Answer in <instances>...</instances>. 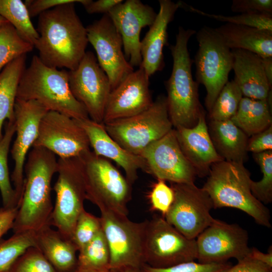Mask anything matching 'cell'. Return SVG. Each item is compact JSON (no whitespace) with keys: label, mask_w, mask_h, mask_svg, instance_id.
<instances>
[{"label":"cell","mask_w":272,"mask_h":272,"mask_svg":"<svg viewBox=\"0 0 272 272\" xmlns=\"http://www.w3.org/2000/svg\"><path fill=\"white\" fill-rule=\"evenodd\" d=\"M39 38L34 45L46 65L69 71L77 67L89 43L86 27L76 12L75 3L62 4L39 15Z\"/></svg>","instance_id":"obj_1"},{"label":"cell","mask_w":272,"mask_h":272,"mask_svg":"<svg viewBox=\"0 0 272 272\" xmlns=\"http://www.w3.org/2000/svg\"><path fill=\"white\" fill-rule=\"evenodd\" d=\"M57 169L56 155L44 148L32 147L24 166V190L12 228L14 234L36 233L51 226V181Z\"/></svg>","instance_id":"obj_2"},{"label":"cell","mask_w":272,"mask_h":272,"mask_svg":"<svg viewBox=\"0 0 272 272\" xmlns=\"http://www.w3.org/2000/svg\"><path fill=\"white\" fill-rule=\"evenodd\" d=\"M196 32L179 26L175 43L170 46L173 66L165 84L168 112L174 128L193 127L203 110L199 100L198 84L192 77L193 60L187 47L188 41Z\"/></svg>","instance_id":"obj_3"},{"label":"cell","mask_w":272,"mask_h":272,"mask_svg":"<svg viewBox=\"0 0 272 272\" xmlns=\"http://www.w3.org/2000/svg\"><path fill=\"white\" fill-rule=\"evenodd\" d=\"M202 188L214 209L232 208L252 217L258 225L271 228L269 209L252 194L250 173L243 163L222 160L211 166Z\"/></svg>","instance_id":"obj_4"},{"label":"cell","mask_w":272,"mask_h":272,"mask_svg":"<svg viewBox=\"0 0 272 272\" xmlns=\"http://www.w3.org/2000/svg\"><path fill=\"white\" fill-rule=\"evenodd\" d=\"M17 99L35 100L48 111L74 119L89 118L85 107L73 95L69 84V71L49 67L38 56L32 57L19 85Z\"/></svg>","instance_id":"obj_5"},{"label":"cell","mask_w":272,"mask_h":272,"mask_svg":"<svg viewBox=\"0 0 272 272\" xmlns=\"http://www.w3.org/2000/svg\"><path fill=\"white\" fill-rule=\"evenodd\" d=\"M86 199L100 211L108 210L127 216L131 185L108 159L92 151L81 157Z\"/></svg>","instance_id":"obj_6"},{"label":"cell","mask_w":272,"mask_h":272,"mask_svg":"<svg viewBox=\"0 0 272 272\" xmlns=\"http://www.w3.org/2000/svg\"><path fill=\"white\" fill-rule=\"evenodd\" d=\"M103 124L115 141L138 156L173 128L168 114L166 96L163 95H159L148 109L139 114Z\"/></svg>","instance_id":"obj_7"},{"label":"cell","mask_w":272,"mask_h":272,"mask_svg":"<svg viewBox=\"0 0 272 272\" xmlns=\"http://www.w3.org/2000/svg\"><path fill=\"white\" fill-rule=\"evenodd\" d=\"M56 173L53 187L56 198L50 224L63 237L71 240L86 199L81 157L58 158Z\"/></svg>","instance_id":"obj_8"},{"label":"cell","mask_w":272,"mask_h":272,"mask_svg":"<svg viewBox=\"0 0 272 272\" xmlns=\"http://www.w3.org/2000/svg\"><path fill=\"white\" fill-rule=\"evenodd\" d=\"M102 230L110 252L109 270L122 272L145 265L144 242L147 220L135 222L127 216L101 210Z\"/></svg>","instance_id":"obj_9"},{"label":"cell","mask_w":272,"mask_h":272,"mask_svg":"<svg viewBox=\"0 0 272 272\" xmlns=\"http://www.w3.org/2000/svg\"><path fill=\"white\" fill-rule=\"evenodd\" d=\"M198 49L195 56V76L206 90L205 105L209 112L219 93L229 81L233 57L215 28L204 26L196 32Z\"/></svg>","instance_id":"obj_10"},{"label":"cell","mask_w":272,"mask_h":272,"mask_svg":"<svg viewBox=\"0 0 272 272\" xmlns=\"http://www.w3.org/2000/svg\"><path fill=\"white\" fill-rule=\"evenodd\" d=\"M143 254L145 265L168 267L196 260V241L185 237L161 215H155L147 220Z\"/></svg>","instance_id":"obj_11"},{"label":"cell","mask_w":272,"mask_h":272,"mask_svg":"<svg viewBox=\"0 0 272 272\" xmlns=\"http://www.w3.org/2000/svg\"><path fill=\"white\" fill-rule=\"evenodd\" d=\"M171 186L174 198L164 218L185 237L196 239L216 220L211 215L212 200L207 191L194 183H171Z\"/></svg>","instance_id":"obj_12"},{"label":"cell","mask_w":272,"mask_h":272,"mask_svg":"<svg viewBox=\"0 0 272 272\" xmlns=\"http://www.w3.org/2000/svg\"><path fill=\"white\" fill-rule=\"evenodd\" d=\"M69 84L73 95L85 107L89 118L103 124L111 87L92 52L86 51L77 67L69 71Z\"/></svg>","instance_id":"obj_13"},{"label":"cell","mask_w":272,"mask_h":272,"mask_svg":"<svg viewBox=\"0 0 272 272\" xmlns=\"http://www.w3.org/2000/svg\"><path fill=\"white\" fill-rule=\"evenodd\" d=\"M198 262L202 263L226 262L230 258L237 261L247 257V231L237 224L216 219L196 237Z\"/></svg>","instance_id":"obj_14"},{"label":"cell","mask_w":272,"mask_h":272,"mask_svg":"<svg viewBox=\"0 0 272 272\" xmlns=\"http://www.w3.org/2000/svg\"><path fill=\"white\" fill-rule=\"evenodd\" d=\"M34 147L44 148L60 159L80 157L91 151L87 135L75 120L53 111L41 119Z\"/></svg>","instance_id":"obj_15"},{"label":"cell","mask_w":272,"mask_h":272,"mask_svg":"<svg viewBox=\"0 0 272 272\" xmlns=\"http://www.w3.org/2000/svg\"><path fill=\"white\" fill-rule=\"evenodd\" d=\"M86 30L88 41L95 50L112 90L134 71L124 56L121 37L108 14L87 26Z\"/></svg>","instance_id":"obj_16"},{"label":"cell","mask_w":272,"mask_h":272,"mask_svg":"<svg viewBox=\"0 0 272 272\" xmlns=\"http://www.w3.org/2000/svg\"><path fill=\"white\" fill-rule=\"evenodd\" d=\"M48 110L35 100L16 98L14 106L16 134L11 153L14 162L11 180L19 206L24 187V166L30 149L37 138L41 119Z\"/></svg>","instance_id":"obj_17"},{"label":"cell","mask_w":272,"mask_h":272,"mask_svg":"<svg viewBox=\"0 0 272 272\" xmlns=\"http://www.w3.org/2000/svg\"><path fill=\"white\" fill-rule=\"evenodd\" d=\"M146 163L145 172L157 179L173 183H193L196 173L177 140L174 128L147 147L141 153Z\"/></svg>","instance_id":"obj_18"},{"label":"cell","mask_w":272,"mask_h":272,"mask_svg":"<svg viewBox=\"0 0 272 272\" xmlns=\"http://www.w3.org/2000/svg\"><path fill=\"white\" fill-rule=\"evenodd\" d=\"M108 14L121 37L126 59L133 67H140L142 61L140 33L142 28L153 24L157 14L140 0H127Z\"/></svg>","instance_id":"obj_19"},{"label":"cell","mask_w":272,"mask_h":272,"mask_svg":"<svg viewBox=\"0 0 272 272\" xmlns=\"http://www.w3.org/2000/svg\"><path fill=\"white\" fill-rule=\"evenodd\" d=\"M149 77L141 66L128 75L109 94L103 124L139 114L153 101L149 89Z\"/></svg>","instance_id":"obj_20"},{"label":"cell","mask_w":272,"mask_h":272,"mask_svg":"<svg viewBox=\"0 0 272 272\" xmlns=\"http://www.w3.org/2000/svg\"><path fill=\"white\" fill-rule=\"evenodd\" d=\"M74 119L87 135L93 152L114 161L122 168L131 185L137 179L139 170L145 171L146 163L143 158L120 146L109 135L103 124L96 122L90 118Z\"/></svg>","instance_id":"obj_21"},{"label":"cell","mask_w":272,"mask_h":272,"mask_svg":"<svg viewBox=\"0 0 272 272\" xmlns=\"http://www.w3.org/2000/svg\"><path fill=\"white\" fill-rule=\"evenodd\" d=\"M174 129L181 150L197 176H207L212 165L224 160L217 153L211 140L204 110L193 127Z\"/></svg>","instance_id":"obj_22"},{"label":"cell","mask_w":272,"mask_h":272,"mask_svg":"<svg viewBox=\"0 0 272 272\" xmlns=\"http://www.w3.org/2000/svg\"><path fill=\"white\" fill-rule=\"evenodd\" d=\"M159 10L149 30L141 41L142 67L150 77L164 66L163 49L167 45V28L181 2L159 0Z\"/></svg>","instance_id":"obj_23"},{"label":"cell","mask_w":272,"mask_h":272,"mask_svg":"<svg viewBox=\"0 0 272 272\" xmlns=\"http://www.w3.org/2000/svg\"><path fill=\"white\" fill-rule=\"evenodd\" d=\"M235 74L233 80L243 97L256 100L266 99L271 90L263 70L262 57L242 49H231Z\"/></svg>","instance_id":"obj_24"},{"label":"cell","mask_w":272,"mask_h":272,"mask_svg":"<svg viewBox=\"0 0 272 272\" xmlns=\"http://www.w3.org/2000/svg\"><path fill=\"white\" fill-rule=\"evenodd\" d=\"M230 49H242L261 57L272 56V32L226 23L215 28Z\"/></svg>","instance_id":"obj_25"},{"label":"cell","mask_w":272,"mask_h":272,"mask_svg":"<svg viewBox=\"0 0 272 272\" xmlns=\"http://www.w3.org/2000/svg\"><path fill=\"white\" fill-rule=\"evenodd\" d=\"M214 146L225 161L244 163L247 158L248 137L231 120L213 121L208 125Z\"/></svg>","instance_id":"obj_26"},{"label":"cell","mask_w":272,"mask_h":272,"mask_svg":"<svg viewBox=\"0 0 272 272\" xmlns=\"http://www.w3.org/2000/svg\"><path fill=\"white\" fill-rule=\"evenodd\" d=\"M48 226L36 232L37 248L57 272L77 270V247L57 230Z\"/></svg>","instance_id":"obj_27"},{"label":"cell","mask_w":272,"mask_h":272,"mask_svg":"<svg viewBox=\"0 0 272 272\" xmlns=\"http://www.w3.org/2000/svg\"><path fill=\"white\" fill-rule=\"evenodd\" d=\"M22 55L10 62L0 72V141L6 120L14 121V106L19 85L26 68V55Z\"/></svg>","instance_id":"obj_28"},{"label":"cell","mask_w":272,"mask_h":272,"mask_svg":"<svg viewBox=\"0 0 272 272\" xmlns=\"http://www.w3.org/2000/svg\"><path fill=\"white\" fill-rule=\"evenodd\" d=\"M231 120L249 138L272 125L271 108L267 99L242 97Z\"/></svg>","instance_id":"obj_29"},{"label":"cell","mask_w":272,"mask_h":272,"mask_svg":"<svg viewBox=\"0 0 272 272\" xmlns=\"http://www.w3.org/2000/svg\"><path fill=\"white\" fill-rule=\"evenodd\" d=\"M78 252L77 270L85 272L110 271V252L102 229Z\"/></svg>","instance_id":"obj_30"},{"label":"cell","mask_w":272,"mask_h":272,"mask_svg":"<svg viewBox=\"0 0 272 272\" xmlns=\"http://www.w3.org/2000/svg\"><path fill=\"white\" fill-rule=\"evenodd\" d=\"M0 16L15 28L24 40L34 46L39 34L24 2L20 0H0Z\"/></svg>","instance_id":"obj_31"},{"label":"cell","mask_w":272,"mask_h":272,"mask_svg":"<svg viewBox=\"0 0 272 272\" xmlns=\"http://www.w3.org/2000/svg\"><path fill=\"white\" fill-rule=\"evenodd\" d=\"M15 132V121H7L0 141V191L4 208H19L16 194L11 183L8 165L10 145Z\"/></svg>","instance_id":"obj_32"},{"label":"cell","mask_w":272,"mask_h":272,"mask_svg":"<svg viewBox=\"0 0 272 272\" xmlns=\"http://www.w3.org/2000/svg\"><path fill=\"white\" fill-rule=\"evenodd\" d=\"M37 248L36 233L25 232L14 233L9 239L0 242V272L10 271L26 251Z\"/></svg>","instance_id":"obj_33"},{"label":"cell","mask_w":272,"mask_h":272,"mask_svg":"<svg viewBox=\"0 0 272 272\" xmlns=\"http://www.w3.org/2000/svg\"><path fill=\"white\" fill-rule=\"evenodd\" d=\"M34 46L24 40L8 22L0 26V72L15 58L31 51Z\"/></svg>","instance_id":"obj_34"},{"label":"cell","mask_w":272,"mask_h":272,"mask_svg":"<svg viewBox=\"0 0 272 272\" xmlns=\"http://www.w3.org/2000/svg\"><path fill=\"white\" fill-rule=\"evenodd\" d=\"M243 96L238 86L233 80L228 81L217 96L209 112L210 120H231L236 113Z\"/></svg>","instance_id":"obj_35"},{"label":"cell","mask_w":272,"mask_h":272,"mask_svg":"<svg viewBox=\"0 0 272 272\" xmlns=\"http://www.w3.org/2000/svg\"><path fill=\"white\" fill-rule=\"evenodd\" d=\"M259 166L262 177L258 181H251V190L253 196L263 204L272 201V150L253 154Z\"/></svg>","instance_id":"obj_36"},{"label":"cell","mask_w":272,"mask_h":272,"mask_svg":"<svg viewBox=\"0 0 272 272\" xmlns=\"http://www.w3.org/2000/svg\"><path fill=\"white\" fill-rule=\"evenodd\" d=\"M181 8L217 21L225 22L226 23L245 25L272 32V15L243 13L235 16H228L209 14L191 6H188L183 2H182Z\"/></svg>","instance_id":"obj_37"},{"label":"cell","mask_w":272,"mask_h":272,"mask_svg":"<svg viewBox=\"0 0 272 272\" xmlns=\"http://www.w3.org/2000/svg\"><path fill=\"white\" fill-rule=\"evenodd\" d=\"M101 229L100 217L84 210L77 221L71 240L79 251L90 242Z\"/></svg>","instance_id":"obj_38"},{"label":"cell","mask_w":272,"mask_h":272,"mask_svg":"<svg viewBox=\"0 0 272 272\" xmlns=\"http://www.w3.org/2000/svg\"><path fill=\"white\" fill-rule=\"evenodd\" d=\"M10 272H57L36 247H31L17 260Z\"/></svg>","instance_id":"obj_39"},{"label":"cell","mask_w":272,"mask_h":272,"mask_svg":"<svg viewBox=\"0 0 272 272\" xmlns=\"http://www.w3.org/2000/svg\"><path fill=\"white\" fill-rule=\"evenodd\" d=\"M231 266L227 262L202 263L194 260L166 268H155L144 265L141 269L143 272H224Z\"/></svg>","instance_id":"obj_40"},{"label":"cell","mask_w":272,"mask_h":272,"mask_svg":"<svg viewBox=\"0 0 272 272\" xmlns=\"http://www.w3.org/2000/svg\"><path fill=\"white\" fill-rule=\"evenodd\" d=\"M174 198V192L171 186L166 181L157 179L149 194L151 209L161 213L164 217L170 208Z\"/></svg>","instance_id":"obj_41"},{"label":"cell","mask_w":272,"mask_h":272,"mask_svg":"<svg viewBox=\"0 0 272 272\" xmlns=\"http://www.w3.org/2000/svg\"><path fill=\"white\" fill-rule=\"evenodd\" d=\"M231 10L233 12L261 14L272 15L271 0H233Z\"/></svg>","instance_id":"obj_42"},{"label":"cell","mask_w":272,"mask_h":272,"mask_svg":"<svg viewBox=\"0 0 272 272\" xmlns=\"http://www.w3.org/2000/svg\"><path fill=\"white\" fill-rule=\"evenodd\" d=\"M247 150L253 154L272 150V125L264 130L249 137Z\"/></svg>","instance_id":"obj_43"},{"label":"cell","mask_w":272,"mask_h":272,"mask_svg":"<svg viewBox=\"0 0 272 272\" xmlns=\"http://www.w3.org/2000/svg\"><path fill=\"white\" fill-rule=\"evenodd\" d=\"M86 0H27L24 3L30 17L39 16L42 13L58 6L71 3L82 5Z\"/></svg>","instance_id":"obj_44"},{"label":"cell","mask_w":272,"mask_h":272,"mask_svg":"<svg viewBox=\"0 0 272 272\" xmlns=\"http://www.w3.org/2000/svg\"><path fill=\"white\" fill-rule=\"evenodd\" d=\"M224 272H272V268L249 257L238 261Z\"/></svg>","instance_id":"obj_45"},{"label":"cell","mask_w":272,"mask_h":272,"mask_svg":"<svg viewBox=\"0 0 272 272\" xmlns=\"http://www.w3.org/2000/svg\"><path fill=\"white\" fill-rule=\"evenodd\" d=\"M123 2L122 0H86L82 5L88 14L103 13L104 15L108 14L114 7Z\"/></svg>","instance_id":"obj_46"},{"label":"cell","mask_w":272,"mask_h":272,"mask_svg":"<svg viewBox=\"0 0 272 272\" xmlns=\"http://www.w3.org/2000/svg\"><path fill=\"white\" fill-rule=\"evenodd\" d=\"M18 207L0 209V239L10 229H12Z\"/></svg>","instance_id":"obj_47"},{"label":"cell","mask_w":272,"mask_h":272,"mask_svg":"<svg viewBox=\"0 0 272 272\" xmlns=\"http://www.w3.org/2000/svg\"><path fill=\"white\" fill-rule=\"evenodd\" d=\"M247 257L272 268L271 246L266 253L261 252L255 247L250 248V251Z\"/></svg>","instance_id":"obj_48"},{"label":"cell","mask_w":272,"mask_h":272,"mask_svg":"<svg viewBox=\"0 0 272 272\" xmlns=\"http://www.w3.org/2000/svg\"><path fill=\"white\" fill-rule=\"evenodd\" d=\"M264 72L267 82L272 87V56L262 57Z\"/></svg>","instance_id":"obj_49"},{"label":"cell","mask_w":272,"mask_h":272,"mask_svg":"<svg viewBox=\"0 0 272 272\" xmlns=\"http://www.w3.org/2000/svg\"><path fill=\"white\" fill-rule=\"evenodd\" d=\"M122 272H143L141 269H129Z\"/></svg>","instance_id":"obj_50"},{"label":"cell","mask_w":272,"mask_h":272,"mask_svg":"<svg viewBox=\"0 0 272 272\" xmlns=\"http://www.w3.org/2000/svg\"><path fill=\"white\" fill-rule=\"evenodd\" d=\"M8 22L6 19L0 16V26Z\"/></svg>","instance_id":"obj_51"},{"label":"cell","mask_w":272,"mask_h":272,"mask_svg":"<svg viewBox=\"0 0 272 272\" xmlns=\"http://www.w3.org/2000/svg\"><path fill=\"white\" fill-rule=\"evenodd\" d=\"M74 272H85V271H82L76 270V271H74ZM107 272H113V271H111L110 270V271H107Z\"/></svg>","instance_id":"obj_52"},{"label":"cell","mask_w":272,"mask_h":272,"mask_svg":"<svg viewBox=\"0 0 272 272\" xmlns=\"http://www.w3.org/2000/svg\"><path fill=\"white\" fill-rule=\"evenodd\" d=\"M8 272H10V271H8Z\"/></svg>","instance_id":"obj_53"}]
</instances>
